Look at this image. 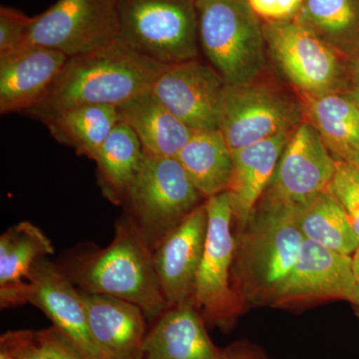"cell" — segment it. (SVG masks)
<instances>
[{"mask_svg":"<svg viewBox=\"0 0 359 359\" xmlns=\"http://www.w3.org/2000/svg\"><path fill=\"white\" fill-rule=\"evenodd\" d=\"M169 65L115 42L68 58L42 100L25 114L47 124L63 111L86 105L120 107L152 88Z\"/></svg>","mask_w":359,"mask_h":359,"instance_id":"cell-1","label":"cell"},{"mask_svg":"<svg viewBox=\"0 0 359 359\" xmlns=\"http://www.w3.org/2000/svg\"><path fill=\"white\" fill-rule=\"evenodd\" d=\"M62 271L84 292L136 304L149 320H157L169 308L153 249L128 215L118 222L110 245L72 259Z\"/></svg>","mask_w":359,"mask_h":359,"instance_id":"cell-2","label":"cell"},{"mask_svg":"<svg viewBox=\"0 0 359 359\" xmlns=\"http://www.w3.org/2000/svg\"><path fill=\"white\" fill-rule=\"evenodd\" d=\"M295 212L261 200L236 236L231 282L245 302L273 304L301 256Z\"/></svg>","mask_w":359,"mask_h":359,"instance_id":"cell-3","label":"cell"},{"mask_svg":"<svg viewBox=\"0 0 359 359\" xmlns=\"http://www.w3.org/2000/svg\"><path fill=\"white\" fill-rule=\"evenodd\" d=\"M200 48L229 85L248 83L268 65L264 20L250 0H197Z\"/></svg>","mask_w":359,"mask_h":359,"instance_id":"cell-4","label":"cell"},{"mask_svg":"<svg viewBox=\"0 0 359 359\" xmlns=\"http://www.w3.org/2000/svg\"><path fill=\"white\" fill-rule=\"evenodd\" d=\"M117 40L161 65L199 59L197 0H118Z\"/></svg>","mask_w":359,"mask_h":359,"instance_id":"cell-5","label":"cell"},{"mask_svg":"<svg viewBox=\"0 0 359 359\" xmlns=\"http://www.w3.org/2000/svg\"><path fill=\"white\" fill-rule=\"evenodd\" d=\"M268 61L301 97L348 92V58L294 20L264 21Z\"/></svg>","mask_w":359,"mask_h":359,"instance_id":"cell-6","label":"cell"},{"mask_svg":"<svg viewBox=\"0 0 359 359\" xmlns=\"http://www.w3.org/2000/svg\"><path fill=\"white\" fill-rule=\"evenodd\" d=\"M304 120L301 96L263 75L224 87L219 130L231 153L294 131Z\"/></svg>","mask_w":359,"mask_h":359,"instance_id":"cell-7","label":"cell"},{"mask_svg":"<svg viewBox=\"0 0 359 359\" xmlns=\"http://www.w3.org/2000/svg\"><path fill=\"white\" fill-rule=\"evenodd\" d=\"M201 195L177 158L144 153L125 200L128 216L153 250L200 204Z\"/></svg>","mask_w":359,"mask_h":359,"instance_id":"cell-8","label":"cell"},{"mask_svg":"<svg viewBox=\"0 0 359 359\" xmlns=\"http://www.w3.org/2000/svg\"><path fill=\"white\" fill-rule=\"evenodd\" d=\"M205 203L207 238L192 299L205 323L228 328L245 309V301L231 282L236 237L230 196L226 191L208 198Z\"/></svg>","mask_w":359,"mask_h":359,"instance_id":"cell-9","label":"cell"},{"mask_svg":"<svg viewBox=\"0 0 359 359\" xmlns=\"http://www.w3.org/2000/svg\"><path fill=\"white\" fill-rule=\"evenodd\" d=\"M117 39L118 0H58L34 16L25 45L72 57L98 50Z\"/></svg>","mask_w":359,"mask_h":359,"instance_id":"cell-10","label":"cell"},{"mask_svg":"<svg viewBox=\"0 0 359 359\" xmlns=\"http://www.w3.org/2000/svg\"><path fill=\"white\" fill-rule=\"evenodd\" d=\"M335 168L337 160L304 120L292 132L261 200L297 212L330 190Z\"/></svg>","mask_w":359,"mask_h":359,"instance_id":"cell-11","label":"cell"},{"mask_svg":"<svg viewBox=\"0 0 359 359\" xmlns=\"http://www.w3.org/2000/svg\"><path fill=\"white\" fill-rule=\"evenodd\" d=\"M221 75L200 59L169 65L151 92L193 131L219 130L226 87Z\"/></svg>","mask_w":359,"mask_h":359,"instance_id":"cell-12","label":"cell"},{"mask_svg":"<svg viewBox=\"0 0 359 359\" xmlns=\"http://www.w3.org/2000/svg\"><path fill=\"white\" fill-rule=\"evenodd\" d=\"M327 299L358 302L353 257L304 240L301 256L271 306L285 308Z\"/></svg>","mask_w":359,"mask_h":359,"instance_id":"cell-13","label":"cell"},{"mask_svg":"<svg viewBox=\"0 0 359 359\" xmlns=\"http://www.w3.org/2000/svg\"><path fill=\"white\" fill-rule=\"evenodd\" d=\"M27 304L41 309L85 359H105L90 332L81 290L45 257L33 266Z\"/></svg>","mask_w":359,"mask_h":359,"instance_id":"cell-14","label":"cell"},{"mask_svg":"<svg viewBox=\"0 0 359 359\" xmlns=\"http://www.w3.org/2000/svg\"><path fill=\"white\" fill-rule=\"evenodd\" d=\"M207 231L208 212L203 203L153 250L156 271L169 308L193 297Z\"/></svg>","mask_w":359,"mask_h":359,"instance_id":"cell-15","label":"cell"},{"mask_svg":"<svg viewBox=\"0 0 359 359\" xmlns=\"http://www.w3.org/2000/svg\"><path fill=\"white\" fill-rule=\"evenodd\" d=\"M68 56L25 45L0 56V113H25L42 100L60 74Z\"/></svg>","mask_w":359,"mask_h":359,"instance_id":"cell-16","label":"cell"},{"mask_svg":"<svg viewBox=\"0 0 359 359\" xmlns=\"http://www.w3.org/2000/svg\"><path fill=\"white\" fill-rule=\"evenodd\" d=\"M90 332L105 359H130L141 353L145 313L138 306L111 295L81 290Z\"/></svg>","mask_w":359,"mask_h":359,"instance_id":"cell-17","label":"cell"},{"mask_svg":"<svg viewBox=\"0 0 359 359\" xmlns=\"http://www.w3.org/2000/svg\"><path fill=\"white\" fill-rule=\"evenodd\" d=\"M193 299L170 306L146 334L142 359H219L222 349L210 339Z\"/></svg>","mask_w":359,"mask_h":359,"instance_id":"cell-18","label":"cell"},{"mask_svg":"<svg viewBox=\"0 0 359 359\" xmlns=\"http://www.w3.org/2000/svg\"><path fill=\"white\" fill-rule=\"evenodd\" d=\"M285 132L233 152L228 192L233 224L244 226L269 185L292 132Z\"/></svg>","mask_w":359,"mask_h":359,"instance_id":"cell-19","label":"cell"},{"mask_svg":"<svg viewBox=\"0 0 359 359\" xmlns=\"http://www.w3.org/2000/svg\"><path fill=\"white\" fill-rule=\"evenodd\" d=\"M54 252L44 231L30 222H20L0 237V304L1 308L27 304L32 269L39 259Z\"/></svg>","mask_w":359,"mask_h":359,"instance_id":"cell-20","label":"cell"},{"mask_svg":"<svg viewBox=\"0 0 359 359\" xmlns=\"http://www.w3.org/2000/svg\"><path fill=\"white\" fill-rule=\"evenodd\" d=\"M117 109L120 120L133 130L148 155L176 158L194 133L151 90Z\"/></svg>","mask_w":359,"mask_h":359,"instance_id":"cell-21","label":"cell"},{"mask_svg":"<svg viewBox=\"0 0 359 359\" xmlns=\"http://www.w3.org/2000/svg\"><path fill=\"white\" fill-rule=\"evenodd\" d=\"M301 98L306 121L334 159L353 164L359 157V109L349 92Z\"/></svg>","mask_w":359,"mask_h":359,"instance_id":"cell-22","label":"cell"},{"mask_svg":"<svg viewBox=\"0 0 359 359\" xmlns=\"http://www.w3.org/2000/svg\"><path fill=\"white\" fill-rule=\"evenodd\" d=\"M176 158L203 197L208 199L228 190L233 153L219 130L194 131Z\"/></svg>","mask_w":359,"mask_h":359,"instance_id":"cell-23","label":"cell"},{"mask_svg":"<svg viewBox=\"0 0 359 359\" xmlns=\"http://www.w3.org/2000/svg\"><path fill=\"white\" fill-rule=\"evenodd\" d=\"M143 157V147L138 137L120 120L95 160L97 179L106 199L115 205H124Z\"/></svg>","mask_w":359,"mask_h":359,"instance_id":"cell-24","label":"cell"},{"mask_svg":"<svg viewBox=\"0 0 359 359\" xmlns=\"http://www.w3.org/2000/svg\"><path fill=\"white\" fill-rule=\"evenodd\" d=\"M119 121L118 109L113 106L86 105L63 111L45 125L59 144L95 161Z\"/></svg>","mask_w":359,"mask_h":359,"instance_id":"cell-25","label":"cell"},{"mask_svg":"<svg viewBox=\"0 0 359 359\" xmlns=\"http://www.w3.org/2000/svg\"><path fill=\"white\" fill-rule=\"evenodd\" d=\"M294 20L346 58L359 49V0H302Z\"/></svg>","mask_w":359,"mask_h":359,"instance_id":"cell-26","label":"cell"},{"mask_svg":"<svg viewBox=\"0 0 359 359\" xmlns=\"http://www.w3.org/2000/svg\"><path fill=\"white\" fill-rule=\"evenodd\" d=\"M295 219L304 240L320 247L347 256L359 247L346 211L330 190L295 212Z\"/></svg>","mask_w":359,"mask_h":359,"instance_id":"cell-27","label":"cell"},{"mask_svg":"<svg viewBox=\"0 0 359 359\" xmlns=\"http://www.w3.org/2000/svg\"><path fill=\"white\" fill-rule=\"evenodd\" d=\"M0 346L6 347L18 359H85L54 327L7 332L2 335Z\"/></svg>","mask_w":359,"mask_h":359,"instance_id":"cell-28","label":"cell"},{"mask_svg":"<svg viewBox=\"0 0 359 359\" xmlns=\"http://www.w3.org/2000/svg\"><path fill=\"white\" fill-rule=\"evenodd\" d=\"M330 192L344 208L359 240V168L337 160Z\"/></svg>","mask_w":359,"mask_h":359,"instance_id":"cell-29","label":"cell"},{"mask_svg":"<svg viewBox=\"0 0 359 359\" xmlns=\"http://www.w3.org/2000/svg\"><path fill=\"white\" fill-rule=\"evenodd\" d=\"M34 22V16L26 15L13 7L0 8V56L25 46Z\"/></svg>","mask_w":359,"mask_h":359,"instance_id":"cell-30","label":"cell"},{"mask_svg":"<svg viewBox=\"0 0 359 359\" xmlns=\"http://www.w3.org/2000/svg\"><path fill=\"white\" fill-rule=\"evenodd\" d=\"M264 21L294 20L302 0H250Z\"/></svg>","mask_w":359,"mask_h":359,"instance_id":"cell-31","label":"cell"},{"mask_svg":"<svg viewBox=\"0 0 359 359\" xmlns=\"http://www.w3.org/2000/svg\"><path fill=\"white\" fill-rule=\"evenodd\" d=\"M219 359H266L252 346L235 344L224 349Z\"/></svg>","mask_w":359,"mask_h":359,"instance_id":"cell-32","label":"cell"},{"mask_svg":"<svg viewBox=\"0 0 359 359\" xmlns=\"http://www.w3.org/2000/svg\"><path fill=\"white\" fill-rule=\"evenodd\" d=\"M348 63L353 83L359 84V49L348 58Z\"/></svg>","mask_w":359,"mask_h":359,"instance_id":"cell-33","label":"cell"},{"mask_svg":"<svg viewBox=\"0 0 359 359\" xmlns=\"http://www.w3.org/2000/svg\"><path fill=\"white\" fill-rule=\"evenodd\" d=\"M353 269L354 276L359 280V247L356 249L355 252H353Z\"/></svg>","mask_w":359,"mask_h":359,"instance_id":"cell-34","label":"cell"},{"mask_svg":"<svg viewBox=\"0 0 359 359\" xmlns=\"http://www.w3.org/2000/svg\"><path fill=\"white\" fill-rule=\"evenodd\" d=\"M348 92L351 97H353L354 102H355L356 105H358L359 109V84H353V86H351V88Z\"/></svg>","mask_w":359,"mask_h":359,"instance_id":"cell-35","label":"cell"},{"mask_svg":"<svg viewBox=\"0 0 359 359\" xmlns=\"http://www.w3.org/2000/svg\"><path fill=\"white\" fill-rule=\"evenodd\" d=\"M0 359H18L6 347L0 346Z\"/></svg>","mask_w":359,"mask_h":359,"instance_id":"cell-36","label":"cell"},{"mask_svg":"<svg viewBox=\"0 0 359 359\" xmlns=\"http://www.w3.org/2000/svg\"><path fill=\"white\" fill-rule=\"evenodd\" d=\"M355 306H358L359 309V280H358V302H356Z\"/></svg>","mask_w":359,"mask_h":359,"instance_id":"cell-37","label":"cell"},{"mask_svg":"<svg viewBox=\"0 0 359 359\" xmlns=\"http://www.w3.org/2000/svg\"><path fill=\"white\" fill-rule=\"evenodd\" d=\"M130 359H142V354H138V355L134 356V358Z\"/></svg>","mask_w":359,"mask_h":359,"instance_id":"cell-38","label":"cell"},{"mask_svg":"<svg viewBox=\"0 0 359 359\" xmlns=\"http://www.w3.org/2000/svg\"><path fill=\"white\" fill-rule=\"evenodd\" d=\"M353 164L355 165L356 167L359 168V157L355 160V162H354Z\"/></svg>","mask_w":359,"mask_h":359,"instance_id":"cell-39","label":"cell"}]
</instances>
